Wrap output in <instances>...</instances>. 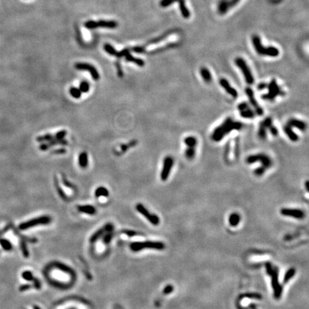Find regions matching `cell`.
<instances>
[{"label":"cell","mask_w":309,"mask_h":309,"mask_svg":"<svg viewBox=\"0 0 309 309\" xmlns=\"http://www.w3.org/2000/svg\"><path fill=\"white\" fill-rule=\"evenodd\" d=\"M241 297L244 298H250V299H258V300H261L262 299V296L258 293H246L244 294V295L241 296Z\"/></svg>","instance_id":"obj_40"},{"label":"cell","mask_w":309,"mask_h":309,"mask_svg":"<svg viewBox=\"0 0 309 309\" xmlns=\"http://www.w3.org/2000/svg\"><path fill=\"white\" fill-rule=\"evenodd\" d=\"M105 229H106L107 233H110V232H113V229H114L113 225L111 224V223H108V224L105 225Z\"/></svg>","instance_id":"obj_51"},{"label":"cell","mask_w":309,"mask_h":309,"mask_svg":"<svg viewBox=\"0 0 309 309\" xmlns=\"http://www.w3.org/2000/svg\"><path fill=\"white\" fill-rule=\"evenodd\" d=\"M135 208H136V210L137 211H138L141 215H143V216H145L152 225H159V223H160V218H159V217L157 216V215L150 213V212L148 211V210L145 208V206L142 205V204L139 203L137 204L136 207Z\"/></svg>","instance_id":"obj_10"},{"label":"cell","mask_w":309,"mask_h":309,"mask_svg":"<svg viewBox=\"0 0 309 309\" xmlns=\"http://www.w3.org/2000/svg\"><path fill=\"white\" fill-rule=\"evenodd\" d=\"M55 185H56V187H57V188L58 193H59L60 196H61L62 197H63V198H65V195H64V193L61 190V188H60V187L59 186V185H58V181H57V179H56V178H55Z\"/></svg>","instance_id":"obj_48"},{"label":"cell","mask_w":309,"mask_h":309,"mask_svg":"<svg viewBox=\"0 0 309 309\" xmlns=\"http://www.w3.org/2000/svg\"><path fill=\"white\" fill-rule=\"evenodd\" d=\"M258 136L262 139H265L266 138V128L262 122L258 130Z\"/></svg>","instance_id":"obj_37"},{"label":"cell","mask_w":309,"mask_h":309,"mask_svg":"<svg viewBox=\"0 0 309 309\" xmlns=\"http://www.w3.org/2000/svg\"><path fill=\"white\" fill-rule=\"evenodd\" d=\"M287 124L291 126V128H296L299 129L301 131H305L307 128V124L305 122L301 121V120L295 119V118H292L288 121Z\"/></svg>","instance_id":"obj_17"},{"label":"cell","mask_w":309,"mask_h":309,"mask_svg":"<svg viewBox=\"0 0 309 309\" xmlns=\"http://www.w3.org/2000/svg\"><path fill=\"white\" fill-rule=\"evenodd\" d=\"M34 309H40V308H39V307H37V306H34Z\"/></svg>","instance_id":"obj_61"},{"label":"cell","mask_w":309,"mask_h":309,"mask_svg":"<svg viewBox=\"0 0 309 309\" xmlns=\"http://www.w3.org/2000/svg\"><path fill=\"white\" fill-rule=\"evenodd\" d=\"M250 308H251L252 309H256V308H255V306H254V305H252V306H250Z\"/></svg>","instance_id":"obj_60"},{"label":"cell","mask_w":309,"mask_h":309,"mask_svg":"<svg viewBox=\"0 0 309 309\" xmlns=\"http://www.w3.org/2000/svg\"><path fill=\"white\" fill-rule=\"evenodd\" d=\"M21 277H22L25 280L28 281H32V280L34 279L33 275H32V272L29 271V270H26V271L23 272L22 274H21Z\"/></svg>","instance_id":"obj_41"},{"label":"cell","mask_w":309,"mask_h":309,"mask_svg":"<svg viewBox=\"0 0 309 309\" xmlns=\"http://www.w3.org/2000/svg\"><path fill=\"white\" fill-rule=\"evenodd\" d=\"M200 75H201L202 78H203V79L205 82L210 83V82L212 81L211 73H210V72L208 68L202 67L200 69Z\"/></svg>","instance_id":"obj_22"},{"label":"cell","mask_w":309,"mask_h":309,"mask_svg":"<svg viewBox=\"0 0 309 309\" xmlns=\"http://www.w3.org/2000/svg\"><path fill=\"white\" fill-rule=\"evenodd\" d=\"M220 85L223 88H224L227 94L233 97V98H236L238 97V92L235 88L232 87L229 82L225 78H221L220 79Z\"/></svg>","instance_id":"obj_16"},{"label":"cell","mask_w":309,"mask_h":309,"mask_svg":"<svg viewBox=\"0 0 309 309\" xmlns=\"http://www.w3.org/2000/svg\"><path fill=\"white\" fill-rule=\"evenodd\" d=\"M105 233H107L106 229H105V226L100 228V230H98L97 231H96L94 233L91 238H90V242H94L96 240H97V239L102 237V236L104 235Z\"/></svg>","instance_id":"obj_26"},{"label":"cell","mask_w":309,"mask_h":309,"mask_svg":"<svg viewBox=\"0 0 309 309\" xmlns=\"http://www.w3.org/2000/svg\"><path fill=\"white\" fill-rule=\"evenodd\" d=\"M112 238H113V233H112V232H110V233H107V235H104V238H103V242L106 244L109 243V242L111 241Z\"/></svg>","instance_id":"obj_45"},{"label":"cell","mask_w":309,"mask_h":309,"mask_svg":"<svg viewBox=\"0 0 309 309\" xmlns=\"http://www.w3.org/2000/svg\"><path fill=\"white\" fill-rule=\"evenodd\" d=\"M246 94L248 95L249 102H250V105H252L253 108H254L255 113H256L258 115L261 116L263 114V109L261 108V107L258 105V103L257 102L256 100H255L254 96V92H253V90L250 87L246 88Z\"/></svg>","instance_id":"obj_13"},{"label":"cell","mask_w":309,"mask_h":309,"mask_svg":"<svg viewBox=\"0 0 309 309\" xmlns=\"http://www.w3.org/2000/svg\"><path fill=\"white\" fill-rule=\"evenodd\" d=\"M48 144L49 145V147H52V146L57 145H67V141L65 140L64 139H52V140L48 142Z\"/></svg>","instance_id":"obj_30"},{"label":"cell","mask_w":309,"mask_h":309,"mask_svg":"<svg viewBox=\"0 0 309 309\" xmlns=\"http://www.w3.org/2000/svg\"><path fill=\"white\" fill-rule=\"evenodd\" d=\"M271 284L272 288L273 290V296L276 299H279L282 295L283 288L281 285L279 283L278 281V268H274L273 271L271 276Z\"/></svg>","instance_id":"obj_9"},{"label":"cell","mask_w":309,"mask_h":309,"mask_svg":"<svg viewBox=\"0 0 309 309\" xmlns=\"http://www.w3.org/2000/svg\"><path fill=\"white\" fill-rule=\"evenodd\" d=\"M79 165L82 168H86L88 165V156L86 152H82L79 155Z\"/></svg>","instance_id":"obj_24"},{"label":"cell","mask_w":309,"mask_h":309,"mask_svg":"<svg viewBox=\"0 0 309 309\" xmlns=\"http://www.w3.org/2000/svg\"><path fill=\"white\" fill-rule=\"evenodd\" d=\"M20 248H21V252H22V254H23L24 256H25V258H27L28 256H29V250H28L27 245H26L25 242L23 240H21V242H20Z\"/></svg>","instance_id":"obj_38"},{"label":"cell","mask_w":309,"mask_h":309,"mask_svg":"<svg viewBox=\"0 0 309 309\" xmlns=\"http://www.w3.org/2000/svg\"><path fill=\"white\" fill-rule=\"evenodd\" d=\"M0 244L2 248H3L4 250H12V244L10 243V242L9 240L6 239H0Z\"/></svg>","instance_id":"obj_34"},{"label":"cell","mask_w":309,"mask_h":309,"mask_svg":"<svg viewBox=\"0 0 309 309\" xmlns=\"http://www.w3.org/2000/svg\"><path fill=\"white\" fill-rule=\"evenodd\" d=\"M54 139V137L50 134H46L44 135H42V136H39L36 137V141L40 142V143H42V142H49L52 140V139Z\"/></svg>","instance_id":"obj_36"},{"label":"cell","mask_w":309,"mask_h":309,"mask_svg":"<svg viewBox=\"0 0 309 309\" xmlns=\"http://www.w3.org/2000/svg\"><path fill=\"white\" fill-rule=\"evenodd\" d=\"M265 170H266L265 168H264V167L261 166V167H258V168H256V169L255 170L254 173H255V175H256V176H261V175H263L264 173H265Z\"/></svg>","instance_id":"obj_43"},{"label":"cell","mask_w":309,"mask_h":309,"mask_svg":"<svg viewBox=\"0 0 309 309\" xmlns=\"http://www.w3.org/2000/svg\"><path fill=\"white\" fill-rule=\"evenodd\" d=\"M132 49H133V51L135 52H137V53H142V52H143V47H133Z\"/></svg>","instance_id":"obj_56"},{"label":"cell","mask_w":309,"mask_h":309,"mask_svg":"<svg viewBox=\"0 0 309 309\" xmlns=\"http://www.w3.org/2000/svg\"><path fill=\"white\" fill-rule=\"evenodd\" d=\"M130 248L132 251L137 252L143 249H154V250H163L165 248V244L159 241L135 242L130 244Z\"/></svg>","instance_id":"obj_3"},{"label":"cell","mask_w":309,"mask_h":309,"mask_svg":"<svg viewBox=\"0 0 309 309\" xmlns=\"http://www.w3.org/2000/svg\"><path fill=\"white\" fill-rule=\"evenodd\" d=\"M94 195H95L96 197H107L109 195V191L105 187H99L98 188L96 189Z\"/></svg>","instance_id":"obj_27"},{"label":"cell","mask_w":309,"mask_h":309,"mask_svg":"<svg viewBox=\"0 0 309 309\" xmlns=\"http://www.w3.org/2000/svg\"><path fill=\"white\" fill-rule=\"evenodd\" d=\"M105 50L106 51L107 53H108L109 55H113V56H117L118 52L116 50V49L114 48V47L112 46L111 44H105L104 46Z\"/></svg>","instance_id":"obj_31"},{"label":"cell","mask_w":309,"mask_h":309,"mask_svg":"<svg viewBox=\"0 0 309 309\" xmlns=\"http://www.w3.org/2000/svg\"><path fill=\"white\" fill-rule=\"evenodd\" d=\"M265 268H266V272H267V274L268 276H271L273 273V268H272V265L269 262H267L265 263Z\"/></svg>","instance_id":"obj_44"},{"label":"cell","mask_w":309,"mask_h":309,"mask_svg":"<svg viewBox=\"0 0 309 309\" xmlns=\"http://www.w3.org/2000/svg\"><path fill=\"white\" fill-rule=\"evenodd\" d=\"M66 135H67V131L66 130H61V131H59V132H58L57 133H56V135H55V137H54V138L57 139H64V137H65Z\"/></svg>","instance_id":"obj_42"},{"label":"cell","mask_w":309,"mask_h":309,"mask_svg":"<svg viewBox=\"0 0 309 309\" xmlns=\"http://www.w3.org/2000/svg\"><path fill=\"white\" fill-rule=\"evenodd\" d=\"M62 181H63V183L64 184V185H66L67 187H70V188H72V185L70 184V182H68V180H67V178L64 175H62Z\"/></svg>","instance_id":"obj_52"},{"label":"cell","mask_w":309,"mask_h":309,"mask_svg":"<svg viewBox=\"0 0 309 309\" xmlns=\"http://www.w3.org/2000/svg\"><path fill=\"white\" fill-rule=\"evenodd\" d=\"M32 281H33V283H34V288H35L36 289H40V288H41V283L40 282V280H39L38 279L34 278V279H33V280H32Z\"/></svg>","instance_id":"obj_50"},{"label":"cell","mask_w":309,"mask_h":309,"mask_svg":"<svg viewBox=\"0 0 309 309\" xmlns=\"http://www.w3.org/2000/svg\"><path fill=\"white\" fill-rule=\"evenodd\" d=\"M240 217L238 214L237 213H233L231 214L229 217V223L231 226L235 227L238 225V223H240Z\"/></svg>","instance_id":"obj_28"},{"label":"cell","mask_w":309,"mask_h":309,"mask_svg":"<svg viewBox=\"0 0 309 309\" xmlns=\"http://www.w3.org/2000/svg\"><path fill=\"white\" fill-rule=\"evenodd\" d=\"M195 147H187L185 150V157L188 160H192L195 157Z\"/></svg>","instance_id":"obj_33"},{"label":"cell","mask_w":309,"mask_h":309,"mask_svg":"<svg viewBox=\"0 0 309 309\" xmlns=\"http://www.w3.org/2000/svg\"><path fill=\"white\" fill-rule=\"evenodd\" d=\"M174 164V160L171 156L165 157L163 161V166L162 169V172L160 174L161 180L162 181H165L167 180L169 177L171 169L173 168Z\"/></svg>","instance_id":"obj_11"},{"label":"cell","mask_w":309,"mask_h":309,"mask_svg":"<svg viewBox=\"0 0 309 309\" xmlns=\"http://www.w3.org/2000/svg\"><path fill=\"white\" fill-rule=\"evenodd\" d=\"M235 63L238 66V67L241 70L246 82L250 85H253L254 83V77H253L252 72H250V68L248 67L246 61L241 57H237L235 59Z\"/></svg>","instance_id":"obj_5"},{"label":"cell","mask_w":309,"mask_h":309,"mask_svg":"<svg viewBox=\"0 0 309 309\" xmlns=\"http://www.w3.org/2000/svg\"><path fill=\"white\" fill-rule=\"evenodd\" d=\"M177 2L179 3L180 10L182 15V17L185 19H188L189 17H190V11L188 10V9L186 7L185 0H177Z\"/></svg>","instance_id":"obj_21"},{"label":"cell","mask_w":309,"mask_h":309,"mask_svg":"<svg viewBox=\"0 0 309 309\" xmlns=\"http://www.w3.org/2000/svg\"><path fill=\"white\" fill-rule=\"evenodd\" d=\"M242 128V124L238 121H234L231 117H227L222 124L215 129L211 135V138L215 142H219L224 138L225 135L233 130H239Z\"/></svg>","instance_id":"obj_1"},{"label":"cell","mask_w":309,"mask_h":309,"mask_svg":"<svg viewBox=\"0 0 309 309\" xmlns=\"http://www.w3.org/2000/svg\"><path fill=\"white\" fill-rule=\"evenodd\" d=\"M79 90L83 93H87L90 90V84L87 81H82L79 85Z\"/></svg>","instance_id":"obj_35"},{"label":"cell","mask_w":309,"mask_h":309,"mask_svg":"<svg viewBox=\"0 0 309 309\" xmlns=\"http://www.w3.org/2000/svg\"><path fill=\"white\" fill-rule=\"evenodd\" d=\"M173 290H174V288H173V285H167V286H165L164 290H163V293H164L165 295H167V294L171 293L173 291Z\"/></svg>","instance_id":"obj_46"},{"label":"cell","mask_w":309,"mask_h":309,"mask_svg":"<svg viewBox=\"0 0 309 309\" xmlns=\"http://www.w3.org/2000/svg\"><path fill=\"white\" fill-rule=\"evenodd\" d=\"M29 288H30V285H27V284L22 285H21L20 287H19V291H27V290L29 289Z\"/></svg>","instance_id":"obj_57"},{"label":"cell","mask_w":309,"mask_h":309,"mask_svg":"<svg viewBox=\"0 0 309 309\" xmlns=\"http://www.w3.org/2000/svg\"><path fill=\"white\" fill-rule=\"evenodd\" d=\"M267 84H265V83H261L260 85L258 86V90H264V89H265V88H267Z\"/></svg>","instance_id":"obj_58"},{"label":"cell","mask_w":309,"mask_h":309,"mask_svg":"<svg viewBox=\"0 0 309 309\" xmlns=\"http://www.w3.org/2000/svg\"><path fill=\"white\" fill-rule=\"evenodd\" d=\"M284 132L291 141L297 142L298 140V136L293 132V130H292V128L291 126H289L288 124H285V125Z\"/></svg>","instance_id":"obj_19"},{"label":"cell","mask_w":309,"mask_h":309,"mask_svg":"<svg viewBox=\"0 0 309 309\" xmlns=\"http://www.w3.org/2000/svg\"><path fill=\"white\" fill-rule=\"evenodd\" d=\"M184 143L187 147H196L197 140L196 137L194 136H188L184 139Z\"/></svg>","instance_id":"obj_25"},{"label":"cell","mask_w":309,"mask_h":309,"mask_svg":"<svg viewBox=\"0 0 309 309\" xmlns=\"http://www.w3.org/2000/svg\"><path fill=\"white\" fill-rule=\"evenodd\" d=\"M49 147H49L48 143H42V144H41L40 146V149L41 150H43V151L47 150L48 149H49Z\"/></svg>","instance_id":"obj_53"},{"label":"cell","mask_w":309,"mask_h":309,"mask_svg":"<svg viewBox=\"0 0 309 309\" xmlns=\"http://www.w3.org/2000/svg\"><path fill=\"white\" fill-rule=\"evenodd\" d=\"M51 220L52 219L49 216H44L38 217V218H36L32 219V220H28L27 222L21 223V224L19 225V228L24 231V230H27L28 228H30V227L37 226V225H47L51 222Z\"/></svg>","instance_id":"obj_6"},{"label":"cell","mask_w":309,"mask_h":309,"mask_svg":"<svg viewBox=\"0 0 309 309\" xmlns=\"http://www.w3.org/2000/svg\"><path fill=\"white\" fill-rule=\"evenodd\" d=\"M55 265L57 266V268H58V269L62 270V271L66 272V273H73L72 269L68 266H67L66 265H64V264L60 263H56Z\"/></svg>","instance_id":"obj_39"},{"label":"cell","mask_w":309,"mask_h":309,"mask_svg":"<svg viewBox=\"0 0 309 309\" xmlns=\"http://www.w3.org/2000/svg\"><path fill=\"white\" fill-rule=\"evenodd\" d=\"M267 88L268 89V93L264 94L262 96V98L264 100H273L278 95H283L284 92L281 88L279 87L276 79H272L269 85H267Z\"/></svg>","instance_id":"obj_7"},{"label":"cell","mask_w":309,"mask_h":309,"mask_svg":"<svg viewBox=\"0 0 309 309\" xmlns=\"http://www.w3.org/2000/svg\"><path fill=\"white\" fill-rule=\"evenodd\" d=\"M70 93L71 94V96L73 97L75 99H79L80 98V97L82 96V92L79 89L76 87H71L70 90Z\"/></svg>","instance_id":"obj_32"},{"label":"cell","mask_w":309,"mask_h":309,"mask_svg":"<svg viewBox=\"0 0 309 309\" xmlns=\"http://www.w3.org/2000/svg\"><path fill=\"white\" fill-rule=\"evenodd\" d=\"M240 115L244 118H253L255 117V113L247 102L240 103L238 106Z\"/></svg>","instance_id":"obj_14"},{"label":"cell","mask_w":309,"mask_h":309,"mask_svg":"<svg viewBox=\"0 0 309 309\" xmlns=\"http://www.w3.org/2000/svg\"><path fill=\"white\" fill-rule=\"evenodd\" d=\"M116 67H117V69L118 76H119V77H122V75H123V72H122L121 65H120V63L119 62H116Z\"/></svg>","instance_id":"obj_49"},{"label":"cell","mask_w":309,"mask_h":309,"mask_svg":"<svg viewBox=\"0 0 309 309\" xmlns=\"http://www.w3.org/2000/svg\"><path fill=\"white\" fill-rule=\"evenodd\" d=\"M280 213L284 216L293 217L296 219H303L305 217L304 212L299 209H291V208H283L280 210Z\"/></svg>","instance_id":"obj_15"},{"label":"cell","mask_w":309,"mask_h":309,"mask_svg":"<svg viewBox=\"0 0 309 309\" xmlns=\"http://www.w3.org/2000/svg\"><path fill=\"white\" fill-rule=\"evenodd\" d=\"M118 26V24L116 21L113 20H100V21H87L85 24V27L87 29H92L97 27H105L114 29Z\"/></svg>","instance_id":"obj_8"},{"label":"cell","mask_w":309,"mask_h":309,"mask_svg":"<svg viewBox=\"0 0 309 309\" xmlns=\"http://www.w3.org/2000/svg\"><path fill=\"white\" fill-rule=\"evenodd\" d=\"M308 181H306V190H307V192H308V190H309V187H308Z\"/></svg>","instance_id":"obj_59"},{"label":"cell","mask_w":309,"mask_h":309,"mask_svg":"<svg viewBox=\"0 0 309 309\" xmlns=\"http://www.w3.org/2000/svg\"><path fill=\"white\" fill-rule=\"evenodd\" d=\"M124 57H125V59L127 60V61L132 62H133V63L136 64L137 65H138L139 67H143L144 65H145V62H144L143 59L134 57L133 56L130 55V52L126 54L125 56H124Z\"/></svg>","instance_id":"obj_23"},{"label":"cell","mask_w":309,"mask_h":309,"mask_svg":"<svg viewBox=\"0 0 309 309\" xmlns=\"http://www.w3.org/2000/svg\"><path fill=\"white\" fill-rule=\"evenodd\" d=\"M75 68L78 70H84L88 71L91 74L92 78L94 80H98L100 79V74H99L98 71L92 64L88 63H84V62H77L74 64Z\"/></svg>","instance_id":"obj_12"},{"label":"cell","mask_w":309,"mask_h":309,"mask_svg":"<svg viewBox=\"0 0 309 309\" xmlns=\"http://www.w3.org/2000/svg\"><path fill=\"white\" fill-rule=\"evenodd\" d=\"M77 209L79 212L88 215H94L96 213V209L92 205H79Z\"/></svg>","instance_id":"obj_20"},{"label":"cell","mask_w":309,"mask_h":309,"mask_svg":"<svg viewBox=\"0 0 309 309\" xmlns=\"http://www.w3.org/2000/svg\"><path fill=\"white\" fill-rule=\"evenodd\" d=\"M253 44L256 52L260 55L268 56V57H276L279 55V50L275 47H265L261 44V39L258 36L254 35L252 38Z\"/></svg>","instance_id":"obj_2"},{"label":"cell","mask_w":309,"mask_h":309,"mask_svg":"<svg viewBox=\"0 0 309 309\" xmlns=\"http://www.w3.org/2000/svg\"><path fill=\"white\" fill-rule=\"evenodd\" d=\"M268 129H269L270 132L271 133V134L273 135V136H277V135H278V129H277L275 126L273 125V124Z\"/></svg>","instance_id":"obj_47"},{"label":"cell","mask_w":309,"mask_h":309,"mask_svg":"<svg viewBox=\"0 0 309 309\" xmlns=\"http://www.w3.org/2000/svg\"><path fill=\"white\" fill-rule=\"evenodd\" d=\"M124 233L126 234V235L128 236H130V237H132V236L137 235V233H136L135 231H124Z\"/></svg>","instance_id":"obj_54"},{"label":"cell","mask_w":309,"mask_h":309,"mask_svg":"<svg viewBox=\"0 0 309 309\" xmlns=\"http://www.w3.org/2000/svg\"><path fill=\"white\" fill-rule=\"evenodd\" d=\"M256 162L261 163V166L264 167L265 170L269 169L273 165V161L271 158L267 154L263 153H259L256 154L248 156L246 158V162L248 164H252Z\"/></svg>","instance_id":"obj_4"},{"label":"cell","mask_w":309,"mask_h":309,"mask_svg":"<svg viewBox=\"0 0 309 309\" xmlns=\"http://www.w3.org/2000/svg\"><path fill=\"white\" fill-rule=\"evenodd\" d=\"M67 151L64 148H59V149H57L55 150V151L52 152L53 154H64Z\"/></svg>","instance_id":"obj_55"},{"label":"cell","mask_w":309,"mask_h":309,"mask_svg":"<svg viewBox=\"0 0 309 309\" xmlns=\"http://www.w3.org/2000/svg\"><path fill=\"white\" fill-rule=\"evenodd\" d=\"M296 274V269L294 268H291L287 270L283 278V283H287Z\"/></svg>","instance_id":"obj_29"},{"label":"cell","mask_w":309,"mask_h":309,"mask_svg":"<svg viewBox=\"0 0 309 309\" xmlns=\"http://www.w3.org/2000/svg\"><path fill=\"white\" fill-rule=\"evenodd\" d=\"M240 0H231L230 2H223L219 6V12L220 14H225L227 10L237 4Z\"/></svg>","instance_id":"obj_18"}]
</instances>
